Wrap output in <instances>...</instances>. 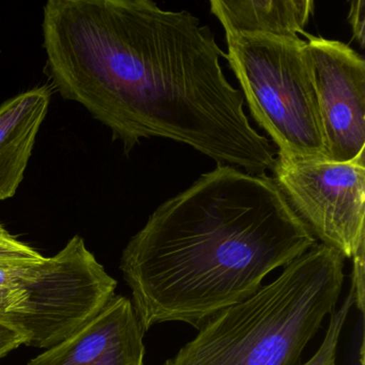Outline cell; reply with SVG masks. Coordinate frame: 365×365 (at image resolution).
Masks as SVG:
<instances>
[{
	"mask_svg": "<svg viewBox=\"0 0 365 365\" xmlns=\"http://www.w3.org/2000/svg\"><path fill=\"white\" fill-rule=\"evenodd\" d=\"M328 161L365 157V61L348 44L307 33Z\"/></svg>",
	"mask_w": 365,
	"mask_h": 365,
	"instance_id": "6",
	"label": "cell"
},
{
	"mask_svg": "<svg viewBox=\"0 0 365 365\" xmlns=\"http://www.w3.org/2000/svg\"><path fill=\"white\" fill-rule=\"evenodd\" d=\"M22 345H26V341L22 335L16 331L0 324V359L18 349Z\"/></svg>",
	"mask_w": 365,
	"mask_h": 365,
	"instance_id": "14",
	"label": "cell"
},
{
	"mask_svg": "<svg viewBox=\"0 0 365 365\" xmlns=\"http://www.w3.org/2000/svg\"><path fill=\"white\" fill-rule=\"evenodd\" d=\"M116 287L84 239L74 236L52 257L0 267V324L26 345L48 349L101 311Z\"/></svg>",
	"mask_w": 365,
	"mask_h": 365,
	"instance_id": "4",
	"label": "cell"
},
{
	"mask_svg": "<svg viewBox=\"0 0 365 365\" xmlns=\"http://www.w3.org/2000/svg\"><path fill=\"white\" fill-rule=\"evenodd\" d=\"M144 332L131 300L115 294L84 326L27 365H144Z\"/></svg>",
	"mask_w": 365,
	"mask_h": 365,
	"instance_id": "7",
	"label": "cell"
},
{
	"mask_svg": "<svg viewBox=\"0 0 365 365\" xmlns=\"http://www.w3.org/2000/svg\"><path fill=\"white\" fill-rule=\"evenodd\" d=\"M316 245L272 177L217 165L155 209L120 270L143 330L168 322L198 330Z\"/></svg>",
	"mask_w": 365,
	"mask_h": 365,
	"instance_id": "1",
	"label": "cell"
},
{
	"mask_svg": "<svg viewBox=\"0 0 365 365\" xmlns=\"http://www.w3.org/2000/svg\"><path fill=\"white\" fill-rule=\"evenodd\" d=\"M226 59L277 159L328 161L307 41L277 36H226Z\"/></svg>",
	"mask_w": 365,
	"mask_h": 365,
	"instance_id": "3",
	"label": "cell"
},
{
	"mask_svg": "<svg viewBox=\"0 0 365 365\" xmlns=\"http://www.w3.org/2000/svg\"><path fill=\"white\" fill-rule=\"evenodd\" d=\"M345 258L316 245L247 300L198 329L164 365H298L307 344L335 311Z\"/></svg>",
	"mask_w": 365,
	"mask_h": 365,
	"instance_id": "2",
	"label": "cell"
},
{
	"mask_svg": "<svg viewBox=\"0 0 365 365\" xmlns=\"http://www.w3.org/2000/svg\"><path fill=\"white\" fill-rule=\"evenodd\" d=\"M211 14L225 36L257 35L304 37L315 10L312 0H211Z\"/></svg>",
	"mask_w": 365,
	"mask_h": 365,
	"instance_id": "9",
	"label": "cell"
},
{
	"mask_svg": "<svg viewBox=\"0 0 365 365\" xmlns=\"http://www.w3.org/2000/svg\"><path fill=\"white\" fill-rule=\"evenodd\" d=\"M352 305H354V299H352L351 292H349L339 311L333 312L331 315L330 324L319 349L309 361L298 365H336L339 336Z\"/></svg>",
	"mask_w": 365,
	"mask_h": 365,
	"instance_id": "10",
	"label": "cell"
},
{
	"mask_svg": "<svg viewBox=\"0 0 365 365\" xmlns=\"http://www.w3.org/2000/svg\"><path fill=\"white\" fill-rule=\"evenodd\" d=\"M51 98V87H38L0 106V200L14 197L24 179Z\"/></svg>",
	"mask_w": 365,
	"mask_h": 365,
	"instance_id": "8",
	"label": "cell"
},
{
	"mask_svg": "<svg viewBox=\"0 0 365 365\" xmlns=\"http://www.w3.org/2000/svg\"><path fill=\"white\" fill-rule=\"evenodd\" d=\"M365 247L352 256L351 292L354 304L363 313L364 309V264Z\"/></svg>",
	"mask_w": 365,
	"mask_h": 365,
	"instance_id": "12",
	"label": "cell"
},
{
	"mask_svg": "<svg viewBox=\"0 0 365 365\" xmlns=\"http://www.w3.org/2000/svg\"><path fill=\"white\" fill-rule=\"evenodd\" d=\"M275 185L316 240L344 258L365 247V157L348 163L275 160Z\"/></svg>",
	"mask_w": 365,
	"mask_h": 365,
	"instance_id": "5",
	"label": "cell"
},
{
	"mask_svg": "<svg viewBox=\"0 0 365 365\" xmlns=\"http://www.w3.org/2000/svg\"><path fill=\"white\" fill-rule=\"evenodd\" d=\"M44 256L36 251L31 245L12 236L0 224V267L29 264V262H38Z\"/></svg>",
	"mask_w": 365,
	"mask_h": 365,
	"instance_id": "11",
	"label": "cell"
},
{
	"mask_svg": "<svg viewBox=\"0 0 365 365\" xmlns=\"http://www.w3.org/2000/svg\"><path fill=\"white\" fill-rule=\"evenodd\" d=\"M348 22L351 25L354 39L356 43L364 48L365 40V1L364 0H354L350 4Z\"/></svg>",
	"mask_w": 365,
	"mask_h": 365,
	"instance_id": "13",
	"label": "cell"
}]
</instances>
